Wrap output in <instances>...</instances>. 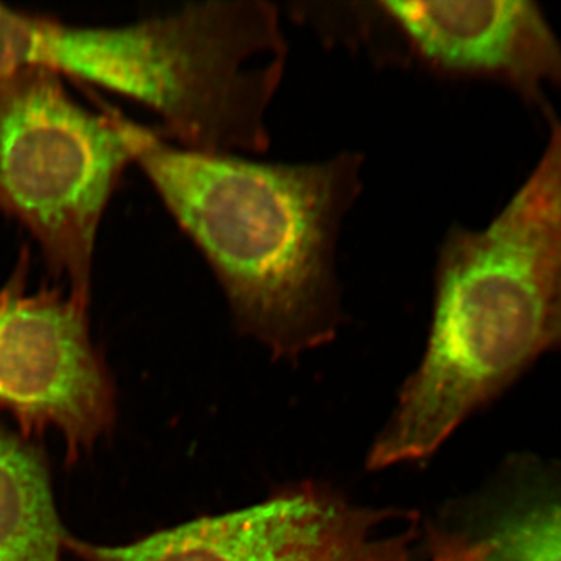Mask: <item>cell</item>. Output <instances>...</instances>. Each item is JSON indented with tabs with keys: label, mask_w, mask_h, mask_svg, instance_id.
Here are the masks:
<instances>
[{
	"label": "cell",
	"mask_w": 561,
	"mask_h": 561,
	"mask_svg": "<svg viewBox=\"0 0 561 561\" xmlns=\"http://www.w3.org/2000/svg\"><path fill=\"white\" fill-rule=\"evenodd\" d=\"M135 162L201 250L243 332L280 354L332 337L339 238L362 192L360 153L253 161L184 149L149 130Z\"/></svg>",
	"instance_id": "1"
},
{
	"label": "cell",
	"mask_w": 561,
	"mask_h": 561,
	"mask_svg": "<svg viewBox=\"0 0 561 561\" xmlns=\"http://www.w3.org/2000/svg\"><path fill=\"white\" fill-rule=\"evenodd\" d=\"M149 128L73 101L60 76L0 80V202L32 232L69 291L90 302L99 227Z\"/></svg>",
	"instance_id": "4"
},
{
	"label": "cell",
	"mask_w": 561,
	"mask_h": 561,
	"mask_svg": "<svg viewBox=\"0 0 561 561\" xmlns=\"http://www.w3.org/2000/svg\"><path fill=\"white\" fill-rule=\"evenodd\" d=\"M287 43L264 0L194 3L121 27H77L0 5V80L24 69L142 103L165 136L205 153H264Z\"/></svg>",
	"instance_id": "3"
},
{
	"label": "cell",
	"mask_w": 561,
	"mask_h": 561,
	"mask_svg": "<svg viewBox=\"0 0 561 561\" xmlns=\"http://www.w3.org/2000/svg\"><path fill=\"white\" fill-rule=\"evenodd\" d=\"M28 276L25 247L0 287V409L24 434L60 431L76 460L113 424V386L91 342L90 302L58 287L28 291Z\"/></svg>",
	"instance_id": "5"
},
{
	"label": "cell",
	"mask_w": 561,
	"mask_h": 561,
	"mask_svg": "<svg viewBox=\"0 0 561 561\" xmlns=\"http://www.w3.org/2000/svg\"><path fill=\"white\" fill-rule=\"evenodd\" d=\"M474 542L486 561H561V490L518 494Z\"/></svg>",
	"instance_id": "9"
},
{
	"label": "cell",
	"mask_w": 561,
	"mask_h": 561,
	"mask_svg": "<svg viewBox=\"0 0 561 561\" xmlns=\"http://www.w3.org/2000/svg\"><path fill=\"white\" fill-rule=\"evenodd\" d=\"M434 561H486L485 553L474 541L451 542L438 551Z\"/></svg>",
	"instance_id": "10"
},
{
	"label": "cell",
	"mask_w": 561,
	"mask_h": 561,
	"mask_svg": "<svg viewBox=\"0 0 561 561\" xmlns=\"http://www.w3.org/2000/svg\"><path fill=\"white\" fill-rule=\"evenodd\" d=\"M0 210H2V202H0Z\"/></svg>",
	"instance_id": "12"
},
{
	"label": "cell",
	"mask_w": 561,
	"mask_h": 561,
	"mask_svg": "<svg viewBox=\"0 0 561 561\" xmlns=\"http://www.w3.org/2000/svg\"><path fill=\"white\" fill-rule=\"evenodd\" d=\"M387 515L297 493L160 531L124 548L69 538L83 561H391L401 541L379 538Z\"/></svg>",
	"instance_id": "6"
},
{
	"label": "cell",
	"mask_w": 561,
	"mask_h": 561,
	"mask_svg": "<svg viewBox=\"0 0 561 561\" xmlns=\"http://www.w3.org/2000/svg\"><path fill=\"white\" fill-rule=\"evenodd\" d=\"M561 268V119L489 227H453L438 251L426 354L368 467L424 459L552 346Z\"/></svg>",
	"instance_id": "2"
},
{
	"label": "cell",
	"mask_w": 561,
	"mask_h": 561,
	"mask_svg": "<svg viewBox=\"0 0 561 561\" xmlns=\"http://www.w3.org/2000/svg\"><path fill=\"white\" fill-rule=\"evenodd\" d=\"M375 5L412 58L440 76L496 81L535 105L545 103L546 88H561V41L537 3Z\"/></svg>",
	"instance_id": "7"
},
{
	"label": "cell",
	"mask_w": 561,
	"mask_h": 561,
	"mask_svg": "<svg viewBox=\"0 0 561 561\" xmlns=\"http://www.w3.org/2000/svg\"><path fill=\"white\" fill-rule=\"evenodd\" d=\"M552 346H561V268L557 280L552 313Z\"/></svg>",
	"instance_id": "11"
},
{
	"label": "cell",
	"mask_w": 561,
	"mask_h": 561,
	"mask_svg": "<svg viewBox=\"0 0 561 561\" xmlns=\"http://www.w3.org/2000/svg\"><path fill=\"white\" fill-rule=\"evenodd\" d=\"M66 540L46 463L0 427V561H60Z\"/></svg>",
	"instance_id": "8"
}]
</instances>
